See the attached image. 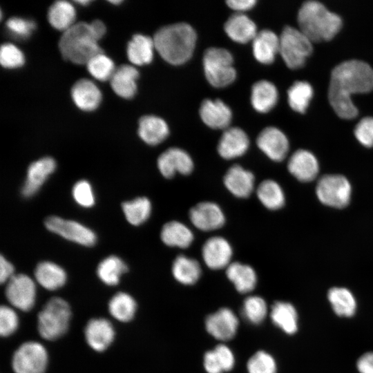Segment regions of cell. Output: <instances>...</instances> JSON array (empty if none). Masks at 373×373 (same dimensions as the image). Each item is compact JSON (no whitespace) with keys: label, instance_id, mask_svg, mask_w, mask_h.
<instances>
[{"label":"cell","instance_id":"1","mask_svg":"<svg viewBox=\"0 0 373 373\" xmlns=\"http://www.w3.org/2000/svg\"><path fill=\"white\" fill-rule=\"evenodd\" d=\"M373 90V68L366 62L351 59L336 66L332 73L328 99L336 113L343 119H352L358 109L351 95Z\"/></svg>","mask_w":373,"mask_h":373},{"label":"cell","instance_id":"2","mask_svg":"<svg viewBox=\"0 0 373 373\" xmlns=\"http://www.w3.org/2000/svg\"><path fill=\"white\" fill-rule=\"evenodd\" d=\"M196 33L186 23L164 26L155 34V48L168 63L180 65L192 56L196 43Z\"/></svg>","mask_w":373,"mask_h":373},{"label":"cell","instance_id":"3","mask_svg":"<svg viewBox=\"0 0 373 373\" xmlns=\"http://www.w3.org/2000/svg\"><path fill=\"white\" fill-rule=\"evenodd\" d=\"M298 23L299 29L312 41H321L333 38L341 29L342 20L322 3L311 0L300 6Z\"/></svg>","mask_w":373,"mask_h":373},{"label":"cell","instance_id":"4","mask_svg":"<svg viewBox=\"0 0 373 373\" xmlns=\"http://www.w3.org/2000/svg\"><path fill=\"white\" fill-rule=\"evenodd\" d=\"M98 41L90 23L79 22L64 32L59 47L65 59L76 64H86L91 58L103 52Z\"/></svg>","mask_w":373,"mask_h":373},{"label":"cell","instance_id":"5","mask_svg":"<svg viewBox=\"0 0 373 373\" xmlns=\"http://www.w3.org/2000/svg\"><path fill=\"white\" fill-rule=\"evenodd\" d=\"M71 316L70 307L63 298L48 300L37 316V328L40 336L48 341L62 336L67 331Z\"/></svg>","mask_w":373,"mask_h":373},{"label":"cell","instance_id":"6","mask_svg":"<svg viewBox=\"0 0 373 373\" xmlns=\"http://www.w3.org/2000/svg\"><path fill=\"white\" fill-rule=\"evenodd\" d=\"M233 64V56L227 49L216 47L207 49L203 56V68L209 83L216 88L232 84L236 78Z\"/></svg>","mask_w":373,"mask_h":373},{"label":"cell","instance_id":"7","mask_svg":"<svg viewBox=\"0 0 373 373\" xmlns=\"http://www.w3.org/2000/svg\"><path fill=\"white\" fill-rule=\"evenodd\" d=\"M312 42L300 29L287 26L279 36V53L289 68H300L313 50Z\"/></svg>","mask_w":373,"mask_h":373},{"label":"cell","instance_id":"8","mask_svg":"<svg viewBox=\"0 0 373 373\" xmlns=\"http://www.w3.org/2000/svg\"><path fill=\"white\" fill-rule=\"evenodd\" d=\"M316 192L323 204L343 208L350 202L352 187L348 180L341 175H325L318 180Z\"/></svg>","mask_w":373,"mask_h":373},{"label":"cell","instance_id":"9","mask_svg":"<svg viewBox=\"0 0 373 373\" xmlns=\"http://www.w3.org/2000/svg\"><path fill=\"white\" fill-rule=\"evenodd\" d=\"M47 364V351L43 345L36 341L21 344L12 359V367L15 373H44Z\"/></svg>","mask_w":373,"mask_h":373},{"label":"cell","instance_id":"10","mask_svg":"<svg viewBox=\"0 0 373 373\" xmlns=\"http://www.w3.org/2000/svg\"><path fill=\"white\" fill-rule=\"evenodd\" d=\"M44 224L50 231L79 245L91 247L96 243L95 232L78 222L53 216L48 217Z\"/></svg>","mask_w":373,"mask_h":373},{"label":"cell","instance_id":"11","mask_svg":"<svg viewBox=\"0 0 373 373\" xmlns=\"http://www.w3.org/2000/svg\"><path fill=\"white\" fill-rule=\"evenodd\" d=\"M5 294L14 307L28 312L33 307L35 303V283L26 274H15L6 283Z\"/></svg>","mask_w":373,"mask_h":373},{"label":"cell","instance_id":"12","mask_svg":"<svg viewBox=\"0 0 373 373\" xmlns=\"http://www.w3.org/2000/svg\"><path fill=\"white\" fill-rule=\"evenodd\" d=\"M189 216L195 227L204 231L218 229L225 222V216L220 207L210 201L195 204L190 209Z\"/></svg>","mask_w":373,"mask_h":373},{"label":"cell","instance_id":"13","mask_svg":"<svg viewBox=\"0 0 373 373\" xmlns=\"http://www.w3.org/2000/svg\"><path fill=\"white\" fill-rule=\"evenodd\" d=\"M157 164L160 172L166 178H171L177 173L189 175L194 167L190 155L177 147L169 148L161 153L157 158Z\"/></svg>","mask_w":373,"mask_h":373},{"label":"cell","instance_id":"14","mask_svg":"<svg viewBox=\"0 0 373 373\" xmlns=\"http://www.w3.org/2000/svg\"><path fill=\"white\" fill-rule=\"evenodd\" d=\"M233 249L227 239L213 236L202 247V257L206 265L214 270L227 268L231 263Z\"/></svg>","mask_w":373,"mask_h":373},{"label":"cell","instance_id":"15","mask_svg":"<svg viewBox=\"0 0 373 373\" xmlns=\"http://www.w3.org/2000/svg\"><path fill=\"white\" fill-rule=\"evenodd\" d=\"M258 147L271 160H283L289 151V141L285 133L274 126L265 128L258 135Z\"/></svg>","mask_w":373,"mask_h":373},{"label":"cell","instance_id":"16","mask_svg":"<svg viewBox=\"0 0 373 373\" xmlns=\"http://www.w3.org/2000/svg\"><path fill=\"white\" fill-rule=\"evenodd\" d=\"M207 331L215 338L228 341L236 335L238 319L234 312L227 307L209 315L205 320Z\"/></svg>","mask_w":373,"mask_h":373},{"label":"cell","instance_id":"17","mask_svg":"<svg viewBox=\"0 0 373 373\" xmlns=\"http://www.w3.org/2000/svg\"><path fill=\"white\" fill-rule=\"evenodd\" d=\"M56 166L55 160L50 157H42L31 163L21 188L22 195L29 198L36 194Z\"/></svg>","mask_w":373,"mask_h":373},{"label":"cell","instance_id":"18","mask_svg":"<svg viewBox=\"0 0 373 373\" xmlns=\"http://www.w3.org/2000/svg\"><path fill=\"white\" fill-rule=\"evenodd\" d=\"M249 146L246 133L238 127H229L222 133L218 144V152L225 160L243 155Z\"/></svg>","mask_w":373,"mask_h":373},{"label":"cell","instance_id":"19","mask_svg":"<svg viewBox=\"0 0 373 373\" xmlns=\"http://www.w3.org/2000/svg\"><path fill=\"white\" fill-rule=\"evenodd\" d=\"M84 335L86 343L95 351L103 352L112 343L115 330L111 323L103 318L90 320L86 325Z\"/></svg>","mask_w":373,"mask_h":373},{"label":"cell","instance_id":"20","mask_svg":"<svg viewBox=\"0 0 373 373\" xmlns=\"http://www.w3.org/2000/svg\"><path fill=\"white\" fill-rule=\"evenodd\" d=\"M202 122L214 129H227L232 119L230 108L220 99H204L199 110Z\"/></svg>","mask_w":373,"mask_h":373},{"label":"cell","instance_id":"21","mask_svg":"<svg viewBox=\"0 0 373 373\" xmlns=\"http://www.w3.org/2000/svg\"><path fill=\"white\" fill-rule=\"evenodd\" d=\"M223 182L227 190L234 196L245 198L254 191L255 177L250 171L235 164L227 171Z\"/></svg>","mask_w":373,"mask_h":373},{"label":"cell","instance_id":"22","mask_svg":"<svg viewBox=\"0 0 373 373\" xmlns=\"http://www.w3.org/2000/svg\"><path fill=\"white\" fill-rule=\"evenodd\" d=\"M287 169L298 180L309 182L317 176L319 165L313 153L305 149H298L289 157Z\"/></svg>","mask_w":373,"mask_h":373},{"label":"cell","instance_id":"23","mask_svg":"<svg viewBox=\"0 0 373 373\" xmlns=\"http://www.w3.org/2000/svg\"><path fill=\"white\" fill-rule=\"evenodd\" d=\"M224 28L231 39L240 44L253 41L258 33L255 23L246 15L239 12L227 19Z\"/></svg>","mask_w":373,"mask_h":373},{"label":"cell","instance_id":"24","mask_svg":"<svg viewBox=\"0 0 373 373\" xmlns=\"http://www.w3.org/2000/svg\"><path fill=\"white\" fill-rule=\"evenodd\" d=\"M252 50L254 57L260 63H272L279 52V37L270 30L258 32L252 41Z\"/></svg>","mask_w":373,"mask_h":373},{"label":"cell","instance_id":"25","mask_svg":"<svg viewBox=\"0 0 373 373\" xmlns=\"http://www.w3.org/2000/svg\"><path fill=\"white\" fill-rule=\"evenodd\" d=\"M71 95L75 105L86 111L97 108L102 100V94L98 87L87 79H79L73 85Z\"/></svg>","mask_w":373,"mask_h":373},{"label":"cell","instance_id":"26","mask_svg":"<svg viewBox=\"0 0 373 373\" xmlns=\"http://www.w3.org/2000/svg\"><path fill=\"white\" fill-rule=\"evenodd\" d=\"M138 77L139 72L134 66L122 65L115 69L110 79L111 85L117 95L130 99L136 93Z\"/></svg>","mask_w":373,"mask_h":373},{"label":"cell","instance_id":"27","mask_svg":"<svg viewBox=\"0 0 373 373\" xmlns=\"http://www.w3.org/2000/svg\"><path fill=\"white\" fill-rule=\"evenodd\" d=\"M169 133L166 122L155 115H145L139 121L138 134L140 138L149 145L162 142Z\"/></svg>","mask_w":373,"mask_h":373},{"label":"cell","instance_id":"28","mask_svg":"<svg viewBox=\"0 0 373 373\" xmlns=\"http://www.w3.org/2000/svg\"><path fill=\"white\" fill-rule=\"evenodd\" d=\"M34 274L37 282L44 288L51 291L61 288L67 279L65 270L50 261L39 262L36 266Z\"/></svg>","mask_w":373,"mask_h":373},{"label":"cell","instance_id":"29","mask_svg":"<svg viewBox=\"0 0 373 373\" xmlns=\"http://www.w3.org/2000/svg\"><path fill=\"white\" fill-rule=\"evenodd\" d=\"M278 93L276 86L271 82L260 80L256 82L251 93V103L259 113H267L276 104Z\"/></svg>","mask_w":373,"mask_h":373},{"label":"cell","instance_id":"30","mask_svg":"<svg viewBox=\"0 0 373 373\" xmlns=\"http://www.w3.org/2000/svg\"><path fill=\"white\" fill-rule=\"evenodd\" d=\"M160 238L166 245L181 249L189 247L194 239L192 231L184 223L176 220L163 225Z\"/></svg>","mask_w":373,"mask_h":373},{"label":"cell","instance_id":"31","mask_svg":"<svg viewBox=\"0 0 373 373\" xmlns=\"http://www.w3.org/2000/svg\"><path fill=\"white\" fill-rule=\"evenodd\" d=\"M226 275L241 294L251 291L257 283L255 270L250 265L239 262H231L226 268Z\"/></svg>","mask_w":373,"mask_h":373},{"label":"cell","instance_id":"32","mask_svg":"<svg viewBox=\"0 0 373 373\" xmlns=\"http://www.w3.org/2000/svg\"><path fill=\"white\" fill-rule=\"evenodd\" d=\"M153 39L150 37L137 34L128 42L127 55L129 61L137 66L151 63L153 58L155 50Z\"/></svg>","mask_w":373,"mask_h":373},{"label":"cell","instance_id":"33","mask_svg":"<svg viewBox=\"0 0 373 373\" xmlns=\"http://www.w3.org/2000/svg\"><path fill=\"white\" fill-rule=\"evenodd\" d=\"M172 274L179 283L191 285L195 284L201 276L199 262L184 255L178 256L172 264Z\"/></svg>","mask_w":373,"mask_h":373},{"label":"cell","instance_id":"34","mask_svg":"<svg viewBox=\"0 0 373 373\" xmlns=\"http://www.w3.org/2000/svg\"><path fill=\"white\" fill-rule=\"evenodd\" d=\"M270 316L275 325L285 333L293 334L297 331V312L291 303L284 301L275 302L272 305Z\"/></svg>","mask_w":373,"mask_h":373},{"label":"cell","instance_id":"35","mask_svg":"<svg viewBox=\"0 0 373 373\" xmlns=\"http://www.w3.org/2000/svg\"><path fill=\"white\" fill-rule=\"evenodd\" d=\"M76 12L73 6L66 1H57L50 8L48 19L51 26L59 30L66 31L73 26Z\"/></svg>","mask_w":373,"mask_h":373},{"label":"cell","instance_id":"36","mask_svg":"<svg viewBox=\"0 0 373 373\" xmlns=\"http://www.w3.org/2000/svg\"><path fill=\"white\" fill-rule=\"evenodd\" d=\"M256 195L261 204L270 210H277L285 204V198L280 184L272 180L261 182L256 189Z\"/></svg>","mask_w":373,"mask_h":373},{"label":"cell","instance_id":"37","mask_svg":"<svg viewBox=\"0 0 373 373\" xmlns=\"http://www.w3.org/2000/svg\"><path fill=\"white\" fill-rule=\"evenodd\" d=\"M127 271V265L120 258L112 255L99 262L97 274L104 284L113 286L119 283L122 275Z\"/></svg>","mask_w":373,"mask_h":373},{"label":"cell","instance_id":"38","mask_svg":"<svg viewBox=\"0 0 373 373\" xmlns=\"http://www.w3.org/2000/svg\"><path fill=\"white\" fill-rule=\"evenodd\" d=\"M327 297L337 315L350 317L354 314L356 303L354 296L349 289L344 287L331 288L328 291Z\"/></svg>","mask_w":373,"mask_h":373},{"label":"cell","instance_id":"39","mask_svg":"<svg viewBox=\"0 0 373 373\" xmlns=\"http://www.w3.org/2000/svg\"><path fill=\"white\" fill-rule=\"evenodd\" d=\"M137 309L134 298L125 292H118L109 300L108 311L111 315L121 322H128L135 316Z\"/></svg>","mask_w":373,"mask_h":373},{"label":"cell","instance_id":"40","mask_svg":"<svg viewBox=\"0 0 373 373\" xmlns=\"http://www.w3.org/2000/svg\"><path fill=\"white\" fill-rule=\"evenodd\" d=\"M122 210L126 220L138 226L146 222L151 216V203L146 197H138L122 203Z\"/></svg>","mask_w":373,"mask_h":373},{"label":"cell","instance_id":"41","mask_svg":"<svg viewBox=\"0 0 373 373\" xmlns=\"http://www.w3.org/2000/svg\"><path fill=\"white\" fill-rule=\"evenodd\" d=\"M313 88L306 81H296L288 89L287 99L290 107L296 112L304 113L313 96Z\"/></svg>","mask_w":373,"mask_h":373},{"label":"cell","instance_id":"42","mask_svg":"<svg viewBox=\"0 0 373 373\" xmlns=\"http://www.w3.org/2000/svg\"><path fill=\"white\" fill-rule=\"evenodd\" d=\"M86 66L90 74L100 81L111 79L116 69L113 61L103 52L91 58Z\"/></svg>","mask_w":373,"mask_h":373},{"label":"cell","instance_id":"43","mask_svg":"<svg viewBox=\"0 0 373 373\" xmlns=\"http://www.w3.org/2000/svg\"><path fill=\"white\" fill-rule=\"evenodd\" d=\"M267 313V303L258 296L247 297L243 303L242 314L252 324H259L263 321Z\"/></svg>","mask_w":373,"mask_h":373},{"label":"cell","instance_id":"44","mask_svg":"<svg viewBox=\"0 0 373 373\" xmlns=\"http://www.w3.org/2000/svg\"><path fill=\"white\" fill-rule=\"evenodd\" d=\"M249 373H276V363L271 355L265 351H258L248 361Z\"/></svg>","mask_w":373,"mask_h":373},{"label":"cell","instance_id":"45","mask_svg":"<svg viewBox=\"0 0 373 373\" xmlns=\"http://www.w3.org/2000/svg\"><path fill=\"white\" fill-rule=\"evenodd\" d=\"M75 201L81 207L89 208L95 204V198L89 182L82 180L77 182L72 189Z\"/></svg>","mask_w":373,"mask_h":373},{"label":"cell","instance_id":"46","mask_svg":"<svg viewBox=\"0 0 373 373\" xmlns=\"http://www.w3.org/2000/svg\"><path fill=\"white\" fill-rule=\"evenodd\" d=\"M22 52L12 44H3L0 50L1 64L7 68H16L24 63Z\"/></svg>","mask_w":373,"mask_h":373},{"label":"cell","instance_id":"47","mask_svg":"<svg viewBox=\"0 0 373 373\" xmlns=\"http://www.w3.org/2000/svg\"><path fill=\"white\" fill-rule=\"evenodd\" d=\"M8 32L15 38L26 39L35 28L34 21L20 17H12L6 23Z\"/></svg>","mask_w":373,"mask_h":373},{"label":"cell","instance_id":"48","mask_svg":"<svg viewBox=\"0 0 373 373\" xmlns=\"http://www.w3.org/2000/svg\"><path fill=\"white\" fill-rule=\"evenodd\" d=\"M19 325V318L15 311L11 307L2 305L0 308V334L8 336L12 334Z\"/></svg>","mask_w":373,"mask_h":373},{"label":"cell","instance_id":"49","mask_svg":"<svg viewBox=\"0 0 373 373\" xmlns=\"http://www.w3.org/2000/svg\"><path fill=\"white\" fill-rule=\"evenodd\" d=\"M354 135L363 146H373V117L361 119L355 126Z\"/></svg>","mask_w":373,"mask_h":373},{"label":"cell","instance_id":"50","mask_svg":"<svg viewBox=\"0 0 373 373\" xmlns=\"http://www.w3.org/2000/svg\"><path fill=\"white\" fill-rule=\"evenodd\" d=\"M224 372L231 370L235 363L232 351L225 345H217L213 350Z\"/></svg>","mask_w":373,"mask_h":373},{"label":"cell","instance_id":"51","mask_svg":"<svg viewBox=\"0 0 373 373\" xmlns=\"http://www.w3.org/2000/svg\"><path fill=\"white\" fill-rule=\"evenodd\" d=\"M204 366L208 373H222L224 372L213 350L205 353Z\"/></svg>","mask_w":373,"mask_h":373},{"label":"cell","instance_id":"52","mask_svg":"<svg viewBox=\"0 0 373 373\" xmlns=\"http://www.w3.org/2000/svg\"><path fill=\"white\" fill-rule=\"evenodd\" d=\"M15 275V268L13 265L1 255L0 258L1 283H7Z\"/></svg>","mask_w":373,"mask_h":373},{"label":"cell","instance_id":"53","mask_svg":"<svg viewBox=\"0 0 373 373\" xmlns=\"http://www.w3.org/2000/svg\"><path fill=\"white\" fill-rule=\"evenodd\" d=\"M360 373H373V352L363 354L356 363Z\"/></svg>","mask_w":373,"mask_h":373},{"label":"cell","instance_id":"54","mask_svg":"<svg viewBox=\"0 0 373 373\" xmlns=\"http://www.w3.org/2000/svg\"><path fill=\"white\" fill-rule=\"evenodd\" d=\"M256 3V0H229L226 1L229 8L239 12V13L251 9Z\"/></svg>","mask_w":373,"mask_h":373},{"label":"cell","instance_id":"55","mask_svg":"<svg viewBox=\"0 0 373 373\" xmlns=\"http://www.w3.org/2000/svg\"><path fill=\"white\" fill-rule=\"evenodd\" d=\"M91 28L95 36L99 40L106 32V26L104 23L99 20H95L90 23Z\"/></svg>","mask_w":373,"mask_h":373},{"label":"cell","instance_id":"56","mask_svg":"<svg viewBox=\"0 0 373 373\" xmlns=\"http://www.w3.org/2000/svg\"><path fill=\"white\" fill-rule=\"evenodd\" d=\"M79 3L80 4H83V5H85V4H87L89 3V1H86V0H84V1H77V3Z\"/></svg>","mask_w":373,"mask_h":373},{"label":"cell","instance_id":"57","mask_svg":"<svg viewBox=\"0 0 373 373\" xmlns=\"http://www.w3.org/2000/svg\"><path fill=\"white\" fill-rule=\"evenodd\" d=\"M110 2H111L112 3H114V4H118L119 3H121V1H110Z\"/></svg>","mask_w":373,"mask_h":373}]
</instances>
